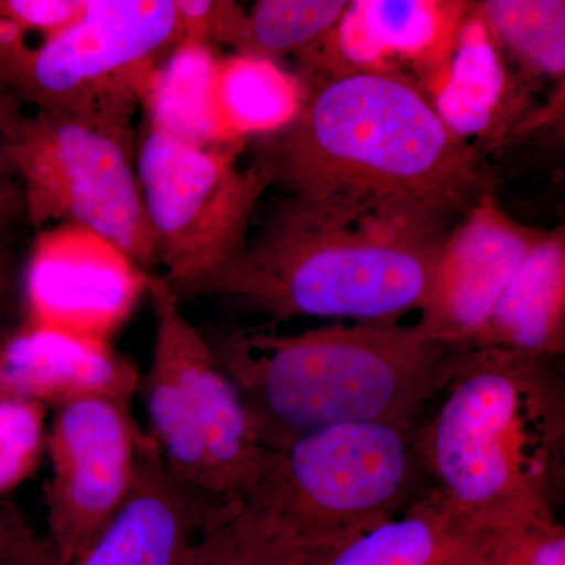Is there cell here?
I'll use <instances>...</instances> for the list:
<instances>
[{"mask_svg":"<svg viewBox=\"0 0 565 565\" xmlns=\"http://www.w3.org/2000/svg\"><path fill=\"white\" fill-rule=\"evenodd\" d=\"M467 212L355 192L288 193L232 262L172 289L288 321L399 322L422 311L445 237Z\"/></svg>","mask_w":565,"mask_h":565,"instance_id":"6da1fadb","label":"cell"},{"mask_svg":"<svg viewBox=\"0 0 565 565\" xmlns=\"http://www.w3.org/2000/svg\"><path fill=\"white\" fill-rule=\"evenodd\" d=\"M253 159L286 193L355 192L468 212L487 195L473 148L403 74L352 65L302 88L291 122Z\"/></svg>","mask_w":565,"mask_h":565,"instance_id":"7a4b0ae2","label":"cell"},{"mask_svg":"<svg viewBox=\"0 0 565 565\" xmlns=\"http://www.w3.org/2000/svg\"><path fill=\"white\" fill-rule=\"evenodd\" d=\"M243 397L264 449L351 423L415 427L465 349L418 323L359 322L282 334L230 329L204 337Z\"/></svg>","mask_w":565,"mask_h":565,"instance_id":"3957f363","label":"cell"},{"mask_svg":"<svg viewBox=\"0 0 565 565\" xmlns=\"http://www.w3.org/2000/svg\"><path fill=\"white\" fill-rule=\"evenodd\" d=\"M546 360L465 349L434 414L415 426L427 486L484 530L556 519L565 394Z\"/></svg>","mask_w":565,"mask_h":565,"instance_id":"277c9868","label":"cell"},{"mask_svg":"<svg viewBox=\"0 0 565 565\" xmlns=\"http://www.w3.org/2000/svg\"><path fill=\"white\" fill-rule=\"evenodd\" d=\"M426 489L415 427L351 423L267 451L244 503L318 555L401 514Z\"/></svg>","mask_w":565,"mask_h":565,"instance_id":"5b68a950","label":"cell"},{"mask_svg":"<svg viewBox=\"0 0 565 565\" xmlns=\"http://www.w3.org/2000/svg\"><path fill=\"white\" fill-rule=\"evenodd\" d=\"M136 156L132 126L62 111L25 115L10 158L29 226H81L154 274Z\"/></svg>","mask_w":565,"mask_h":565,"instance_id":"8992f818","label":"cell"},{"mask_svg":"<svg viewBox=\"0 0 565 565\" xmlns=\"http://www.w3.org/2000/svg\"><path fill=\"white\" fill-rule=\"evenodd\" d=\"M241 143L200 145L145 125L136 169L156 258L172 289L221 269L243 250L274 177L237 163Z\"/></svg>","mask_w":565,"mask_h":565,"instance_id":"52a82bcc","label":"cell"},{"mask_svg":"<svg viewBox=\"0 0 565 565\" xmlns=\"http://www.w3.org/2000/svg\"><path fill=\"white\" fill-rule=\"evenodd\" d=\"M178 43L174 0H87L10 88L35 110L132 126L152 73Z\"/></svg>","mask_w":565,"mask_h":565,"instance_id":"ba28073f","label":"cell"},{"mask_svg":"<svg viewBox=\"0 0 565 565\" xmlns=\"http://www.w3.org/2000/svg\"><path fill=\"white\" fill-rule=\"evenodd\" d=\"M129 401L92 394L58 405L46 437L51 479L44 487L52 565H71L125 503L141 434Z\"/></svg>","mask_w":565,"mask_h":565,"instance_id":"9c48e42d","label":"cell"},{"mask_svg":"<svg viewBox=\"0 0 565 565\" xmlns=\"http://www.w3.org/2000/svg\"><path fill=\"white\" fill-rule=\"evenodd\" d=\"M148 275L81 226L39 230L24 270L28 326L107 341L147 294Z\"/></svg>","mask_w":565,"mask_h":565,"instance_id":"30bf717a","label":"cell"},{"mask_svg":"<svg viewBox=\"0 0 565 565\" xmlns=\"http://www.w3.org/2000/svg\"><path fill=\"white\" fill-rule=\"evenodd\" d=\"M147 296L154 310V341L166 345L177 364L189 414L210 457L218 501L226 508L243 504L262 475L267 449L232 379L204 334L182 313L181 300L162 275H148Z\"/></svg>","mask_w":565,"mask_h":565,"instance_id":"8fae6325","label":"cell"},{"mask_svg":"<svg viewBox=\"0 0 565 565\" xmlns=\"http://www.w3.org/2000/svg\"><path fill=\"white\" fill-rule=\"evenodd\" d=\"M541 233L504 214L487 193L445 237L418 326L429 340L468 349Z\"/></svg>","mask_w":565,"mask_h":565,"instance_id":"7c38bea8","label":"cell"},{"mask_svg":"<svg viewBox=\"0 0 565 565\" xmlns=\"http://www.w3.org/2000/svg\"><path fill=\"white\" fill-rule=\"evenodd\" d=\"M228 509L180 481L151 437L141 435L131 492L71 565H192L204 530Z\"/></svg>","mask_w":565,"mask_h":565,"instance_id":"4fadbf2b","label":"cell"},{"mask_svg":"<svg viewBox=\"0 0 565 565\" xmlns=\"http://www.w3.org/2000/svg\"><path fill=\"white\" fill-rule=\"evenodd\" d=\"M139 385L131 362L107 341L25 323L0 340V397L58 405L92 394L129 401Z\"/></svg>","mask_w":565,"mask_h":565,"instance_id":"5bb4252c","label":"cell"},{"mask_svg":"<svg viewBox=\"0 0 565 565\" xmlns=\"http://www.w3.org/2000/svg\"><path fill=\"white\" fill-rule=\"evenodd\" d=\"M563 228L541 233L468 349H500L534 359L564 352Z\"/></svg>","mask_w":565,"mask_h":565,"instance_id":"9a60e30c","label":"cell"},{"mask_svg":"<svg viewBox=\"0 0 565 565\" xmlns=\"http://www.w3.org/2000/svg\"><path fill=\"white\" fill-rule=\"evenodd\" d=\"M484 531L427 486L401 514L308 565H475Z\"/></svg>","mask_w":565,"mask_h":565,"instance_id":"2e32d148","label":"cell"},{"mask_svg":"<svg viewBox=\"0 0 565 565\" xmlns=\"http://www.w3.org/2000/svg\"><path fill=\"white\" fill-rule=\"evenodd\" d=\"M302 102L299 82L270 58H218L212 106L223 143L270 136L292 121Z\"/></svg>","mask_w":565,"mask_h":565,"instance_id":"e0dca14e","label":"cell"},{"mask_svg":"<svg viewBox=\"0 0 565 565\" xmlns=\"http://www.w3.org/2000/svg\"><path fill=\"white\" fill-rule=\"evenodd\" d=\"M217 62L210 46L178 43L152 73L141 99L145 125L191 143H223L212 106Z\"/></svg>","mask_w":565,"mask_h":565,"instance_id":"ac0fdd59","label":"cell"},{"mask_svg":"<svg viewBox=\"0 0 565 565\" xmlns=\"http://www.w3.org/2000/svg\"><path fill=\"white\" fill-rule=\"evenodd\" d=\"M446 7L433 2H352L338 25L343 31L344 54L364 66L390 51L423 54L434 46L449 20Z\"/></svg>","mask_w":565,"mask_h":565,"instance_id":"d6986e66","label":"cell"},{"mask_svg":"<svg viewBox=\"0 0 565 565\" xmlns=\"http://www.w3.org/2000/svg\"><path fill=\"white\" fill-rule=\"evenodd\" d=\"M310 556L273 516L243 503L204 530L192 565H308Z\"/></svg>","mask_w":565,"mask_h":565,"instance_id":"ffe728a7","label":"cell"},{"mask_svg":"<svg viewBox=\"0 0 565 565\" xmlns=\"http://www.w3.org/2000/svg\"><path fill=\"white\" fill-rule=\"evenodd\" d=\"M352 2L344 0H259L245 13L236 54L270 58L307 55L338 29Z\"/></svg>","mask_w":565,"mask_h":565,"instance_id":"44dd1931","label":"cell"},{"mask_svg":"<svg viewBox=\"0 0 565 565\" xmlns=\"http://www.w3.org/2000/svg\"><path fill=\"white\" fill-rule=\"evenodd\" d=\"M486 32L482 22H475L460 33L451 77L434 103L446 125L460 137L486 129L500 102L503 73Z\"/></svg>","mask_w":565,"mask_h":565,"instance_id":"7402d4cb","label":"cell"},{"mask_svg":"<svg viewBox=\"0 0 565 565\" xmlns=\"http://www.w3.org/2000/svg\"><path fill=\"white\" fill-rule=\"evenodd\" d=\"M481 22L516 57L539 73L563 76L565 3L557 0H493L479 7Z\"/></svg>","mask_w":565,"mask_h":565,"instance_id":"603a6c76","label":"cell"},{"mask_svg":"<svg viewBox=\"0 0 565 565\" xmlns=\"http://www.w3.org/2000/svg\"><path fill=\"white\" fill-rule=\"evenodd\" d=\"M475 565H565V530L557 519L486 530Z\"/></svg>","mask_w":565,"mask_h":565,"instance_id":"cb8c5ba5","label":"cell"},{"mask_svg":"<svg viewBox=\"0 0 565 565\" xmlns=\"http://www.w3.org/2000/svg\"><path fill=\"white\" fill-rule=\"evenodd\" d=\"M44 445V405L0 397V492L32 473Z\"/></svg>","mask_w":565,"mask_h":565,"instance_id":"d4e9b609","label":"cell"},{"mask_svg":"<svg viewBox=\"0 0 565 565\" xmlns=\"http://www.w3.org/2000/svg\"><path fill=\"white\" fill-rule=\"evenodd\" d=\"M180 43L225 44L237 51L245 21L243 7L225 0H174Z\"/></svg>","mask_w":565,"mask_h":565,"instance_id":"484cf974","label":"cell"},{"mask_svg":"<svg viewBox=\"0 0 565 565\" xmlns=\"http://www.w3.org/2000/svg\"><path fill=\"white\" fill-rule=\"evenodd\" d=\"M29 230L20 182L10 181L0 189V318L17 280Z\"/></svg>","mask_w":565,"mask_h":565,"instance_id":"4316f807","label":"cell"},{"mask_svg":"<svg viewBox=\"0 0 565 565\" xmlns=\"http://www.w3.org/2000/svg\"><path fill=\"white\" fill-rule=\"evenodd\" d=\"M0 565H52L44 537L14 515H0Z\"/></svg>","mask_w":565,"mask_h":565,"instance_id":"83f0119b","label":"cell"},{"mask_svg":"<svg viewBox=\"0 0 565 565\" xmlns=\"http://www.w3.org/2000/svg\"><path fill=\"white\" fill-rule=\"evenodd\" d=\"M25 103L0 81V189L14 178L11 148L25 118Z\"/></svg>","mask_w":565,"mask_h":565,"instance_id":"f1b7e54d","label":"cell"}]
</instances>
